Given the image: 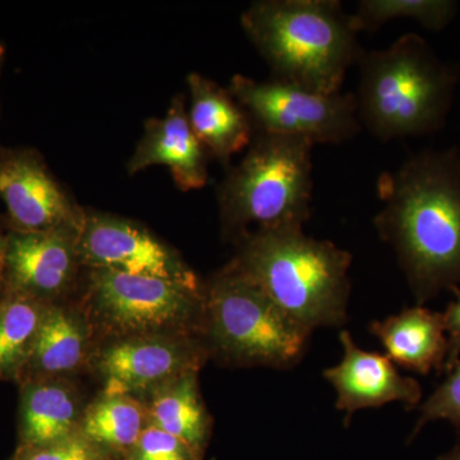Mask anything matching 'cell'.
<instances>
[{
	"label": "cell",
	"instance_id": "cell-1",
	"mask_svg": "<svg viewBox=\"0 0 460 460\" xmlns=\"http://www.w3.org/2000/svg\"><path fill=\"white\" fill-rule=\"evenodd\" d=\"M381 241L396 259L417 305L460 284V148L408 157L377 181Z\"/></svg>",
	"mask_w": 460,
	"mask_h": 460
},
{
	"label": "cell",
	"instance_id": "cell-2",
	"mask_svg": "<svg viewBox=\"0 0 460 460\" xmlns=\"http://www.w3.org/2000/svg\"><path fill=\"white\" fill-rule=\"evenodd\" d=\"M232 262L302 328H341L348 321L352 255L304 229L250 230Z\"/></svg>",
	"mask_w": 460,
	"mask_h": 460
},
{
	"label": "cell",
	"instance_id": "cell-3",
	"mask_svg": "<svg viewBox=\"0 0 460 460\" xmlns=\"http://www.w3.org/2000/svg\"><path fill=\"white\" fill-rule=\"evenodd\" d=\"M272 80L323 95L341 93L358 62V30L338 0H260L241 17Z\"/></svg>",
	"mask_w": 460,
	"mask_h": 460
},
{
	"label": "cell",
	"instance_id": "cell-4",
	"mask_svg": "<svg viewBox=\"0 0 460 460\" xmlns=\"http://www.w3.org/2000/svg\"><path fill=\"white\" fill-rule=\"evenodd\" d=\"M358 117L377 140L411 137L443 128L459 81L425 39L405 33L383 50L358 58Z\"/></svg>",
	"mask_w": 460,
	"mask_h": 460
},
{
	"label": "cell",
	"instance_id": "cell-5",
	"mask_svg": "<svg viewBox=\"0 0 460 460\" xmlns=\"http://www.w3.org/2000/svg\"><path fill=\"white\" fill-rule=\"evenodd\" d=\"M296 136L256 132L246 156L217 190L222 229L238 241L255 230L304 229L313 202V148Z\"/></svg>",
	"mask_w": 460,
	"mask_h": 460
},
{
	"label": "cell",
	"instance_id": "cell-6",
	"mask_svg": "<svg viewBox=\"0 0 460 460\" xmlns=\"http://www.w3.org/2000/svg\"><path fill=\"white\" fill-rule=\"evenodd\" d=\"M311 335L232 261L204 284L202 341L226 365L289 370L304 359Z\"/></svg>",
	"mask_w": 460,
	"mask_h": 460
},
{
	"label": "cell",
	"instance_id": "cell-7",
	"mask_svg": "<svg viewBox=\"0 0 460 460\" xmlns=\"http://www.w3.org/2000/svg\"><path fill=\"white\" fill-rule=\"evenodd\" d=\"M83 313L105 341L145 335L202 337L204 288L111 270H89ZM202 339V338H201Z\"/></svg>",
	"mask_w": 460,
	"mask_h": 460
},
{
	"label": "cell",
	"instance_id": "cell-8",
	"mask_svg": "<svg viewBox=\"0 0 460 460\" xmlns=\"http://www.w3.org/2000/svg\"><path fill=\"white\" fill-rule=\"evenodd\" d=\"M228 89L247 111L256 132L296 136L313 144H343L361 131L358 104L352 93L323 95L281 83L234 75Z\"/></svg>",
	"mask_w": 460,
	"mask_h": 460
},
{
	"label": "cell",
	"instance_id": "cell-9",
	"mask_svg": "<svg viewBox=\"0 0 460 460\" xmlns=\"http://www.w3.org/2000/svg\"><path fill=\"white\" fill-rule=\"evenodd\" d=\"M105 393L147 396L175 378L199 372L210 358L201 338L145 335L107 341L93 353Z\"/></svg>",
	"mask_w": 460,
	"mask_h": 460
},
{
	"label": "cell",
	"instance_id": "cell-10",
	"mask_svg": "<svg viewBox=\"0 0 460 460\" xmlns=\"http://www.w3.org/2000/svg\"><path fill=\"white\" fill-rule=\"evenodd\" d=\"M81 266L157 278L202 289L195 271L171 247L140 224L115 215L86 211L78 235Z\"/></svg>",
	"mask_w": 460,
	"mask_h": 460
},
{
	"label": "cell",
	"instance_id": "cell-11",
	"mask_svg": "<svg viewBox=\"0 0 460 460\" xmlns=\"http://www.w3.org/2000/svg\"><path fill=\"white\" fill-rule=\"evenodd\" d=\"M0 199L16 232L80 233L86 217L32 148H0Z\"/></svg>",
	"mask_w": 460,
	"mask_h": 460
},
{
	"label": "cell",
	"instance_id": "cell-12",
	"mask_svg": "<svg viewBox=\"0 0 460 460\" xmlns=\"http://www.w3.org/2000/svg\"><path fill=\"white\" fill-rule=\"evenodd\" d=\"M78 235L72 230L13 232L7 237L8 289L56 304L74 287L78 268Z\"/></svg>",
	"mask_w": 460,
	"mask_h": 460
},
{
	"label": "cell",
	"instance_id": "cell-13",
	"mask_svg": "<svg viewBox=\"0 0 460 460\" xmlns=\"http://www.w3.org/2000/svg\"><path fill=\"white\" fill-rule=\"evenodd\" d=\"M339 341L343 345V359L323 375L337 392L335 407L345 413V428L357 411L393 402H402L407 410L420 404L423 392L416 378L402 376L386 356L359 348L347 330H341Z\"/></svg>",
	"mask_w": 460,
	"mask_h": 460
},
{
	"label": "cell",
	"instance_id": "cell-14",
	"mask_svg": "<svg viewBox=\"0 0 460 460\" xmlns=\"http://www.w3.org/2000/svg\"><path fill=\"white\" fill-rule=\"evenodd\" d=\"M208 151L196 137L184 95L174 96L163 118H151L129 159V174L148 166H168L181 190L204 189L208 181Z\"/></svg>",
	"mask_w": 460,
	"mask_h": 460
},
{
	"label": "cell",
	"instance_id": "cell-15",
	"mask_svg": "<svg viewBox=\"0 0 460 460\" xmlns=\"http://www.w3.org/2000/svg\"><path fill=\"white\" fill-rule=\"evenodd\" d=\"M190 105L189 119L196 137L208 154L229 165L234 154L250 146L255 132L250 115L224 89L205 75H187Z\"/></svg>",
	"mask_w": 460,
	"mask_h": 460
},
{
	"label": "cell",
	"instance_id": "cell-16",
	"mask_svg": "<svg viewBox=\"0 0 460 460\" xmlns=\"http://www.w3.org/2000/svg\"><path fill=\"white\" fill-rule=\"evenodd\" d=\"M370 332L395 366L423 376L431 371H444L447 337L443 313L417 305L386 319L372 321Z\"/></svg>",
	"mask_w": 460,
	"mask_h": 460
},
{
	"label": "cell",
	"instance_id": "cell-17",
	"mask_svg": "<svg viewBox=\"0 0 460 460\" xmlns=\"http://www.w3.org/2000/svg\"><path fill=\"white\" fill-rule=\"evenodd\" d=\"M93 329L83 310L51 304L20 376L26 383L42 378H68L93 357Z\"/></svg>",
	"mask_w": 460,
	"mask_h": 460
},
{
	"label": "cell",
	"instance_id": "cell-18",
	"mask_svg": "<svg viewBox=\"0 0 460 460\" xmlns=\"http://www.w3.org/2000/svg\"><path fill=\"white\" fill-rule=\"evenodd\" d=\"M84 410L69 378L29 381L21 407V434L27 447H47L77 434Z\"/></svg>",
	"mask_w": 460,
	"mask_h": 460
},
{
	"label": "cell",
	"instance_id": "cell-19",
	"mask_svg": "<svg viewBox=\"0 0 460 460\" xmlns=\"http://www.w3.org/2000/svg\"><path fill=\"white\" fill-rule=\"evenodd\" d=\"M146 398L150 422L202 456L210 438L213 419L199 393V372L175 378Z\"/></svg>",
	"mask_w": 460,
	"mask_h": 460
},
{
	"label": "cell",
	"instance_id": "cell-20",
	"mask_svg": "<svg viewBox=\"0 0 460 460\" xmlns=\"http://www.w3.org/2000/svg\"><path fill=\"white\" fill-rule=\"evenodd\" d=\"M148 425L147 408L140 399L102 392L84 410L80 432L107 452L129 453Z\"/></svg>",
	"mask_w": 460,
	"mask_h": 460
},
{
	"label": "cell",
	"instance_id": "cell-21",
	"mask_svg": "<svg viewBox=\"0 0 460 460\" xmlns=\"http://www.w3.org/2000/svg\"><path fill=\"white\" fill-rule=\"evenodd\" d=\"M50 305L11 289L0 299V377L20 376Z\"/></svg>",
	"mask_w": 460,
	"mask_h": 460
},
{
	"label": "cell",
	"instance_id": "cell-22",
	"mask_svg": "<svg viewBox=\"0 0 460 460\" xmlns=\"http://www.w3.org/2000/svg\"><path fill=\"white\" fill-rule=\"evenodd\" d=\"M452 0H362L353 14L358 32L375 31L390 21L414 20L425 29L441 31L458 13Z\"/></svg>",
	"mask_w": 460,
	"mask_h": 460
},
{
	"label": "cell",
	"instance_id": "cell-23",
	"mask_svg": "<svg viewBox=\"0 0 460 460\" xmlns=\"http://www.w3.org/2000/svg\"><path fill=\"white\" fill-rule=\"evenodd\" d=\"M420 419L411 434L410 441L420 434L432 420H444L452 423L460 435V359L447 372L443 383L436 387L435 392L419 405Z\"/></svg>",
	"mask_w": 460,
	"mask_h": 460
},
{
	"label": "cell",
	"instance_id": "cell-24",
	"mask_svg": "<svg viewBox=\"0 0 460 460\" xmlns=\"http://www.w3.org/2000/svg\"><path fill=\"white\" fill-rule=\"evenodd\" d=\"M129 460H199L201 456L190 445L157 426L150 425L142 432Z\"/></svg>",
	"mask_w": 460,
	"mask_h": 460
},
{
	"label": "cell",
	"instance_id": "cell-25",
	"mask_svg": "<svg viewBox=\"0 0 460 460\" xmlns=\"http://www.w3.org/2000/svg\"><path fill=\"white\" fill-rule=\"evenodd\" d=\"M21 460H111L107 450L91 443L80 431L77 434L47 445L29 449Z\"/></svg>",
	"mask_w": 460,
	"mask_h": 460
},
{
	"label": "cell",
	"instance_id": "cell-26",
	"mask_svg": "<svg viewBox=\"0 0 460 460\" xmlns=\"http://www.w3.org/2000/svg\"><path fill=\"white\" fill-rule=\"evenodd\" d=\"M456 298L447 305L443 313L445 330L447 337V356L445 361L444 371L452 370L460 359V288L453 287L450 289Z\"/></svg>",
	"mask_w": 460,
	"mask_h": 460
},
{
	"label": "cell",
	"instance_id": "cell-27",
	"mask_svg": "<svg viewBox=\"0 0 460 460\" xmlns=\"http://www.w3.org/2000/svg\"><path fill=\"white\" fill-rule=\"evenodd\" d=\"M5 257H7V237L0 233V288L5 280Z\"/></svg>",
	"mask_w": 460,
	"mask_h": 460
},
{
	"label": "cell",
	"instance_id": "cell-28",
	"mask_svg": "<svg viewBox=\"0 0 460 460\" xmlns=\"http://www.w3.org/2000/svg\"><path fill=\"white\" fill-rule=\"evenodd\" d=\"M436 460H460V444L456 445L450 452L443 454Z\"/></svg>",
	"mask_w": 460,
	"mask_h": 460
},
{
	"label": "cell",
	"instance_id": "cell-29",
	"mask_svg": "<svg viewBox=\"0 0 460 460\" xmlns=\"http://www.w3.org/2000/svg\"><path fill=\"white\" fill-rule=\"evenodd\" d=\"M5 58V47L2 41H0V77H2L3 63H4Z\"/></svg>",
	"mask_w": 460,
	"mask_h": 460
}]
</instances>
